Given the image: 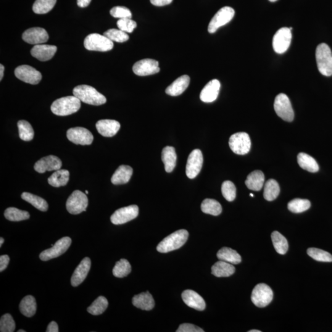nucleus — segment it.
Listing matches in <instances>:
<instances>
[{"mask_svg": "<svg viewBox=\"0 0 332 332\" xmlns=\"http://www.w3.org/2000/svg\"><path fill=\"white\" fill-rule=\"evenodd\" d=\"M21 197L40 211L46 212L48 209V204L46 200L36 195L24 192L21 195Z\"/></svg>", "mask_w": 332, "mask_h": 332, "instance_id": "f704fd0d", "label": "nucleus"}, {"mask_svg": "<svg viewBox=\"0 0 332 332\" xmlns=\"http://www.w3.org/2000/svg\"><path fill=\"white\" fill-rule=\"evenodd\" d=\"M133 70L136 75L141 76L155 75L160 71L159 62L151 59H146L137 62Z\"/></svg>", "mask_w": 332, "mask_h": 332, "instance_id": "f3484780", "label": "nucleus"}, {"mask_svg": "<svg viewBox=\"0 0 332 332\" xmlns=\"http://www.w3.org/2000/svg\"><path fill=\"white\" fill-rule=\"evenodd\" d=\"M15 76L26 83L37 84L40 82L42 75L31 66L23 65L18 66L14 71Z\"/></svg>", "mask_w": 332, "mask_h": 332, "instance_id": "2eb2a0df", "label": "nucleus"}, {"mask_svg": "<svg viewBox=\"0 0 332 332\" xmlns=\"http://www.w3.org/2000/svg\"><path fill=\"white\" fill-rule=\"evenodd\" d=\"M189 82L190 78L188 75L181 76L167 87L166 89V94L170 96H180L188 88Z\"/></svg>", "mask_w": 332, "mask_h": 332, "instance_id": "393cba45", "label": "nucleus"}, {"mask_svg": "<svg viewBox=\"0 0 332 332\" xmlns=\"http://www.w3.org/2000/svg\"><path fill=\"white\" fill-rule=\"evenodd\" d=\"M133 173V168L129 166L122 165L116 170L111 181L114 184H123L129 182Z\"/></svg>", "mask_w": 332, "mask_h": 332, "instance_id": "a878e982", "label": "nucleus"}, {"mask_svg": "<svg viewBox=\"0 0 332 332\" xmlns=\"http://www.w3.org/2000/svg\"><path fill=\"white\" fill-rule=\"evenodd\" d=\"M88 205V198L86 194L80 190H75L68 197L66 202L68 212L73 215L80 214L86 211Z\"/></svg>", "mask_w": 332, "mask_h": 332, "instance_id": "423d86ee", "label": "nucleus"}, {"mask_svg": "<svg viewBox=\"0 0 332 332\" xmlns=\"http://www.w3.org/2000/svg\"><path fill=\"white\" fill-rule=\"evenodd\" d=\"M181 298H182L184 304L188 307L198 311L205 310L204 300L197 292L192 291V290H186L181 294Z\"/></svg>", "mask_w": 332, "mask_h": 332, "instance_id": "5701e85b", "label": "nucleus"}, {"mask_svg": "<svg viewBox=\"0 0 332 332\" xmlns=\"http://www.w3.org/2000/svg\"><path fill=\"white\" fill-rule=\"evenodd\" d=\"M80 108V100L74 96L57 99L52 103L51 110L54 114L64 117L77 112Z\"/></svg>", "mask_w": 332, "mask_h": 332, "instance_id": "f03ea898", "label": "nucleus"}, {"mask_svg": "<svg viewBox=\"0 0 332 332\" xmlns=\"http://www.w3.org/2000/svg\"><path fill=\"white\" fill-rule=\"evenodd\" d=\"M203 164V156L201 150H194L189 154L186 167V173L189 178L193 179L199 174Z\"/></svg>", "mask_w": 332, "mask_h": 332, "instance_id": "dca6fc26", "label": "nucleus"}, {"mask_svg": "<svg viewBox=\"0 0 332 332\" xmlns=\"http://www.w3.org/2000/svg\"><path fill=\"white\" fill-rule=\"evenodd\" d=\"M4 240L3 238H0V247L2 246V244L4 243Z\"/></svg>", "mask_w": 332, "mask_h": 332, "instance_id": "bf43d9fd", "label": "nucleus"}, {"mask_svg": "<svg viewBox=\"0 0 332 332\" xmlns=\"http://www.w3.org/2000/svg\"><path fill=\"white\" fill-rule=\"evenodd\" d=\"M271 239L276 252L281 255L286 254L289 249V244L285 237L275 231L271 234Z\"/></svg>", "mask_w": 332, "mask_h": 332, "instance_id": "c9c22d12", "label": "nucleus"}, {"mask_svg": "<svg viewBox=\"0 0 332 332\" xmlns=\"http://www.w3.org/2000/svg\"><path fill=\"white\" fill-rule=\"evenodd\" d=\"M4 67L2 64L0 65V80H2L4 76Z\"/></svg>", "mask_w": 332, "mask_h": 332, "instance_id": "13d9d810", "label": "nucleus"}, {"mask_svg": "<svg viewBox=\"0 0 332 332\" xmlns=\"http://www.w3.org/2000/svg\"><path fill=\"white\" fill-rule=\"evenodd\" d=\"M235 272V268L233 264L220 260L215 263L212 267V274L218 278L229 277L233 275Z\"/></svg>", "mask_w": 332, "mask_h": 332, "instance_id": "c756f323", "label": "nucleus"}, {"mask_svg": "<svg viewBox=\"0 0 332 332\" xmlns=\"http://www.w3.org/2000/svg\"><path fill=\"white\" fill-rule=\"evenodd\" d=\"M292 36V30L289 28L283 27L279 29L273 37L274 51L279 54L286 52L291 45Z\"/></svg>", "mask_w": 332, "mask_h": 332, "instance_id": "f8f14e48", "label": "nucleus"}, {"mask_svg": "<svg viewBox=\"0 0 332 332\" xmlns=\"http://www.w3.org/2000/svg\"><path fill=\"white\" fill-rule=\"evenodd\" d=\"M274 109L278 117L283 120L288 122H291L294 120V110L287 95L282 93L276 96L274 104Z\"/></svg>", "mask_w": 332, "mask_h": 332, "instance_id": "0eeeda50", "label": "nucleus"}, {"mask_svg": "<svg viewBox=\"0 0 332 332\" xmlns=\"http://www.w3.org/2000/svg\"><path fill=\"white\" fill-rule=\"evenodd\" d=\"M91 267V261L88 257L84 258L76 268L71 278V284L73 287L80 286L85 280Z\"/></svg>", "mask_w": 332, "mask_h": 332, "instance_id": "aec40b11", "label": "nucleus"}, {"mask_svg": "<svg viewBox=\"0 0 332 332\" xmlns=\"http://www.w3.org/2000/svg\"><path fill=\"white\" fill-rule=\"evenodd\" d=\"M188 236V232L185 230L176 231L161 241L157 249L161 253H167L180 249L186 243Z\"/></svg>", "mask_w": 332, "mask_h": 332, "instance_id": "7ed1b4c3", "label": "nucleus"}, {"mask_svg": "<svg viewBox=\"0 0 332 332\" xmlns=\"http://www.w3.org/2000/svg\"><path fill=\"white\" fill-rule=\"evenodd\" d=\"M201 210L207 214L217 216L222 212V207L220 203L216 200L205 199L202 202Z\"/></svg>", "mask_w": 332, "mask_h": 332, "instance_id": "4c0bfd02", "label": "nucleus"}, {"mask_svg": "<svg viewBox=\"0 0 332 332\" xmlns=\"http://www.w3.org/2000/svg\"><path fill=\"white\" fill-rule=\"evenodd\" d=\"M217 258L220 260L237 265L241 262V257L238 252L229 247H223L217 253Z\"/></svg>", "mask_w": 332, "mask_h": 332, "instance_id": "72a5a7b5", "label": "nucleus"}, {"mask_svg": "<svg viewBox=\"0 0 332 332\" xmlns=\"http://www.w3.org/2000/svg\"><path fill=\"white\" fill-rule=\"evenodd\" d=\"M73 93L74 96L80 100L81 102L87 104L98 106L107 102L106 97L90 86H76L73 89Z\"/></svg>", "mask_w": 332, "mask_h": 332, "instance_id": "f257e3e1", "label": "nucleus"}, {"mask_svg": "<svg viewBox=\"0 0 332 332\" xmlns=\"http://www.w3.org/2000/svg\"><path fill=\"white\" fill-rule=\"evenodd\" d=\"M4 214L7 220L11 221H20L27 220L30 218V213L28 212L15 207L7 208Z\"/></svg>", "mask_w": 332, "mask_h": 332, "instance_id": "ea45409f", "label": "nucleus"}, {"mask_svg": "<svg viewBox=\"0 0 332 332\" xmlns=\"http://www.w3.org/2000/svg\"><path fill=\"white\" fill-rule=\"evenodd\" d=\"M269 1H270L271 2H276V1H278V0H269Z\"/></svg>", "mask_w": 332, "mask_h": 332, "instance_id": "680f3d73", "label": "nucleus"}, {"mask_svg": "<svg viewBox=\"0 0 332 332\" xmlns=\"http://www.w3.org/2000/svg\"><path fill=\"white\" fill-rule=\"evenodd\" d=\"M176 332H204L202 329L191 324H182L179 326Z\"/></svg>", "mask_w": 332, "mask_h": 332, "instance_id": "603ef678", "label": "nucleus"}, {"mask_svg": "<svg viewBox=\"0 0 332 332\" xmlns=\"http://www.w3.org/2000/svg\"><path fill=\"white\" fill-rule=\"evenodd\" d=\"M273 292L267 284H259L253 290L251 300L256 307L264 308L272 302Z\"/></svg>", "mask_w": 332, "mask_h": 332, "instance_id": "6e6552de", "label": "nucleus"}, {"mask_svg": "<svg viewBox=\"0 0 332 332\" xmlns=\"http://www.w3.org/2000/svg\"><path fill=\"white\" fill-rule=\"evenodd\" d=\"M69 171L65 169L55 170L48 178V183L50 185L54 187H60L65 186L69 181Z\"/></svg>", "mask_w": 332, "mask_h": 332, "instance_id": "2f4dec72", "label": "nucleus"}, {"mask_svg": "<svg viewBox=\"0 0 332 332\" xmlns=\"http://www.w3.org/2000/svg\"><path fill=\"white\" fill-rule=\"evenodd\" d=\"M62 166V161L59 158L49 155L42 158L35 163L34 168L37 172L43 173L46 171H55L60 169Z\"/></svg>", "mask_w": 332, "mask_h": 332, "instance_id": "6ab92c4d", "label": "nucleus"}, {"mask_svg": "<svg viewBox=\"0 0 332 332\" xmlns=\"http://www.w3.org/2000/svg\"><path fill=\"white\" fill-rule=\"evenodd\" d=\"M265 183V175L261 170H254L247 176L246 183L247 188L253 191H260Z\"/></svg>", "mask_w": 332, "mask_h": 332, "instance_id": "cd10ccee", "label": "nucleus"}, {"mask_svg": "<svg viewBox=\"0 0 332 332\" xmlns=\"http://www.w3.org/2000/svg\"><path fill=\"white\" fill-rule=\"evenodd\" d=\"M162 158L166 172H172L176 166V154L174 148L169 146L164 148Z\"/></svg>", "mask_w": 332, "mask_h": 332, "instance_id": "c85d7f7f", "label": "nucleus"}, {"mask_svg": "<svg viewBox=\"0 0 332 332\" xmlns=\"http://www.w3.org/2000/svg\"><path fill=\"white\" fill-rule=\"evenodd\" d=\"M9 257L8 255H4L0 257V271L2 272L6 269L9 263Z\"/></svg>", "mask_w": 332, "mask_h": 332, "instance_id": "864d4df0", "label": "nucleus"}, {"mask_svg": "<svg viewBox=\"0 0 332 332\" xmlns=\"http://www.w3.org/2000/svg\"><path fill=\"white\" fill-rule=\"evenodd\" d=\"M57 0H36L33 5V12L38 14H44L53 9Z\"/></svg>", "mask_w": 332, "mask_h": 332, "instance_id": "79ce46f5", "label": "nucleus"}, {"mask_svg": "<svg viewBox=\"0 0 332 332\" xmlns=\"http://www.w3.org/2000/svg\"><path fill=\"white\" fill-rule=\"evenodd\" d=\"M173 0H150L152 4L156 6H163L168 5L172 2Z\"/></svg>", "mask_w": 332, "mask_h": 332, "instance_id": "5fc2aeb1", "label": "nucleus"}, {"mask_svg": "<svg viewBox=\"0 0 332 332\" xmlns=\"http://www.w3.org/2000/svg\"><path fill=\"white\" fill-rule=\"evenodd\" d=\"M139 211L138 205H129L116 210L111 216L110 220L114 225H122L135 219L139 215Z\"/></svg>", "mask_w": 332, "mask_h": 332, "instance_id": "ddd939ff", "label": "nucleus"}, {"mask_svg": "<svg viewBox=\"0 0 332 332\" xmlns=\"http://www.w3.org/2000/svg\"><path fill=\"white\" fill-rule=\"evenodd\" d=\"M104 35L107 37L112 41H116L117 43H124L127 41L129 38L127 33L122 30H118V29H110V30L105 31Z\"/></svg>", "mask_w": 332, "mask_h": 332, "instance_id": "49530a36", "label": "nucleus"}, {"mask_svg": "<svg viewBox=\"0 0 332 332\" xmlns=\"http://www.w3.org/2000/svg\"><path fill=\"white\" fill-rule=\"evenodd\" d=\"M307 254L314 260L322 262H332V255L325 250L317 248H310Z\"/></svg>", "mask_w": 332, "mask_h": 332, "instance_id": "a18cd8bd", "label": "nucleus"}, {"mask_svg": "<svg viewBox=\"0 0 332 332\" xmlns=\"http://www.w3.org/2000/svg\"><path fill=\"white\" fill-rule=\"evenodd\" d=\"M68 140L72 143L81 146H89L93 142L94 137L86 128L76 127L68 129L67 133Z\"/></svg>", "mask_w": 332, "mask_h": 332, "instance_id": "4468645a", "label": "nucleus"}, {"mask_svg": "<svg viewBox=\"0 0 332 332\" xmlns=\"http://www.w3.org/2000/svg\"><path fill=\"white\" fill-rule=\"evenodd\" d=\"M279 193H280V187L275 180L270 179L265 183L263 196L267 201H274L278 197Z\"/></svg>", "mask_w": 332, "mask_h": 332, "instance_id": "e433bc0d", "label": "nucleus"}, {"mask_svg": "<svg viewBox=\"0 0 332 332\" xmlns=\"http://www.w3.org/2000/svg\"><path fill=\"white\" fill-rule=\"evenodd\" d=\"M220 86V81L216 79L209 81L200 94V99L203 102L205 103L215 101L219 94Z\"/></svg>", "mask_w": 332, "mask_h": 332, "instance_id": "412c9836", "label": "nucleus"}, {"mask_svg": "<svg viewBox=\"0 0 332 332\" xmlns=\"http://www.w3.org/2000/svg\"><path fill=\"white\" fill-rule=\"evenodd\" d=\"M17 126L20 139L23 141L29 142L33 139V129L28 121L20 120L17 123Z\"/></svg>", "mask_w": 332, "mask_h": 332, "instance_id": "a19ab883", "label": "nucleus"}, {"mask_svg": "<svg viewBox=\"0 0 332 332\" xmlns=\"http://www.w3.org/2000/svg\"><path fill=\"white\" fill-rule=\"evenodd\" d=\"M235 11L231 7L225 6L216 13L208 26V31L210 33L216 32L218 28L227 24L233 19Z\"/></svg>", "mask_w": 332, "mask_h": 332, "instance_id": "9d476101", "label": "nucleus"}, {"mask_svg": "<svg viewBox=\"0 0 332 332\" xmlns=\"http://www.w3.org/2000/svg\"><path fill=\"white\" fill-rule=\"evenodd\" d=\"M71 244H72V239L69 237H64L58 240L51 248L42 252L39 255V258L42 261H48L59 257L67 251Z\"/></svg>", "mask_w": 332, "mask_h": 332, "instance_id": "9b49d317", "label": "nucleus"}, {"mask_svg": "<svg viewBox=\"0 0 332 332\" xmlns=\"http://www.w3.org/2000/svg\"><path fill=\"white\" fill-rule=\"evenodd\" d=\"M109 306V302L106 298L100 296L94 300L90 307L88 308L87 311L92 315L98 316L102 315L105 312Z\"/></svg>", "mask_w": 332, "mask_h": 332, "instance_id": "58836bf2", "label": "nucleus"}, {"mask_svg": "<svg viewBox=\"0 0 332 332\" xmlns=\"http://www.w3.org/2000/svg\"><path fill=\"white\" fill-rule=\"evenodd\" d=\"M133 304L139 309L150 311L155 307V300L149 292H143L133 297Z\"/></svg>", "mask_w": 332, "mask_h": 332, "instance_id": "bb28decb", "label": "nucleus"}, {"mask_svg": "<svg viewBox=\"0 0 332 332\" xmlns=\"http://www.w3.org/2000/svg\"><path fill=\"white\" fill-rule=\"evenodd\" d=\"M117 26L120 30L126 33H132L137 27V23L131 18H121L117 22Z\"/></svg>", "mask_w": 332, "mask_h": 332, "instance_id": "8fccbe9b", "label": "nucleus"}, {"mask_svg": "<svg viewBox=\"0 0 332 332\" xmlns=\"http://www.w3.org/2000/svg\"><path fill=\"white\" fill-rule=\"evenodd\" d=\"M84 45L89 51L106 52L113 49V41L104 35L92 33L86 37Z\"/></svg>", "mask_w": 332, "mask_h": 332, "instance_id": "39448f33", "label": "nucleus"}, {"mask_svg": "<svg viewBox=\"0 0 332 332\" xmlns=\"http://www.w3.org/2000/svg\"><path fill=\"white\" fill-rule=\"evenodd\" d=\"M229 146L234 154L239 155L248 154L251 148V141L249 134L246 133L233 134L229 140Z\"/></svg>", "mask_w": 332, "mask_h": 332, "instance_id": "1a4fd4ad", "label": "nucleus"}, {"mask_svg": "<svg viewBox=\"0 0 332 332\" xmlns=\"http://www.w3.org/2000/svg\"><path fill=\"white\" fill-rule=\"evenodd\" d=\"M47 332H59V328H58L57 324L54 321H52L50 323L47 328Z\"/></svg>", "mask_w": 332, "mask_h": 332, "instance_id": "6e6d98bb", "label": "nucleus"}, {"mask_svg": "<svg viewBox=\"0 0 332 332\" xmlns=\"http://www.w3.org/2000/svg\"><path fill=\"white\" fill-rule=\"evenodd\" d=\"M262 331H257V330H250L249 331V332H261Z\"/></svg>", "mask_w": 332, "mask_h": 332, "instance_id": "052dcab7", "label": "nucleus"}, {"mask_svg": "<svg viewBox=\"0 0 332 332\" xmlns=\"http://www.w3.org/2000/svg\"><path fill=\"white\" fill-rule=\"evenodd\" d=\"M311 202L309 200L302 199H295L290 201L288 204V209L290 211L295 213H302L310 209Z\"/></svg>", "mask_w": 332, "mask_h": 332, "instance_id": "c03bdc74", "label": "nucleus"}, {"mask_svg": "<svg viewBox=\"0 0 332 332\" xmlns=\"http://www.w3.org/2000/svg\"><path fill=\"white\" fill-rule=\"evenodd\" d=\"M15 323L9 314H5L0 320V331L1 332H13L15 331Z\"/></svg>", "mask_w": 332, "mask_h": 332, "instance_id": "09e8293b", "label": "nucleus"}, {"mask_svg": "<svg viewBox=\"0 0 332 332\" xmlns=\"http://www.w3.org/2000/svg\"><path fill=\"white\" fill-rule=\"evenodd\" d=\"M131 272V266L127 260L121 259L116 263L113 269V274L117 278H122Z\"/></svg>", "mask_w": 332, "mask_h": 332, "instance_id": "37998d69", "label": "nucleus"}, {"mask_svg": "<svg viewBox=\"0 0 332 332\" xmlns=\"http://www.w3.org/2000/svg\"><path fill=\"white\" fill-rule=\"evenodd\" d=\"M297 162L300 167L310 172H317L320 167L318 163L314 158L305 153H300L298 155Z\"/></svg>", "mask_w": 332, "mask_h": 332, "instance_id": "7c9ffc66", "label": "nucleus"}, {"mask_svg": "<svg viewBox=\"0 0 332 332\" xmlns=\"http://www.w3.org/2000/svg\"><path fill=\"white\" fill-rule=\"evenodd\" d=\"M23 40L31 44H41L46 43L49 39L48 33L45 29L33 27L28 29L23 32Z\"/></svg>", "mask_w": 332, "mask_h": 332, "instance_id": "a211bd4d", "label": "nucleus"}, {"mask_svg": "<svg viewBox=\"0 0 332 332\" xmlns=\"http://www.w3.org/2000/svg\"><path fill=\"white\" fill-rule=\"evenodd\" d=\"M221 193L226 200L229 202L234 201L236 196V188L231 181H225L221 186Z\"/></svg>", "mask_w": 332, "mask_h": 332, "instance_id": "de8ad7c7", "label": "nucleus"}, {"mask_svg": "<svg viewBox=\"0 0 332 332\" xmlns=\"http://www.w3.org/2000/svg\"><path fill=\"white\" fill-rule=\"evenodd\" d=\"M85 193H86V194H89V192H88V191H87V190H86V191H85Z\"/></svg>", "mask_w": 332, "mask_h": 332, "instance_id": "69168bd1", "label": "nucleus"}, {"mask_svg": "<svg viewBox=\"0 0 332 332\" xmlns=\"http://www.w3.org/2000/svg\"><path fill=\"white\" fill-rule=\"evenodd\" d=\"M250 196L251 197H254V194H253L252 193L250 194Z\"/></svg>", "mask_w": 332, "mask_h": 332, "instance_id": "0e129e2a", "label": "nucleus"}, {"mask_svg": "<svg viewBox=\"0 0 332 332\" xmlns=\"http://www.w3.org/2000/svg\"><path fill=\"white\" fill-rule=\"evenodd\" d=\"M18 332H25V331H23V330H19V331H18Z\"/></svg>", "mask_w": 332, "mask_h": 332, "instance_id": "e2e57ef3", "label": "nucleus"}, {"mask_svg": "<svg viewBox=\"0 0 332 332\" xmlns=\"http://www.w3.org/2000/svg\"><path fill=\"white\" fill-rule=\"evenodd\" d=\"M316 59L319 71L323 75H332V52L326 43L318 45L316 51Z\"/></svg>", "mask_w": 332, "mask_h": 332, "instance_id": "20e7f679", "label": "nucleus"}, {"mask_svg": "<svg viewBox=\"0 0 332 332\" xmlns=\"http://www.w3.org/2000/svg\"><path fill=\"white\" fill-rule=\"evenodd\" d=\"M57 47L48 44H36L31 50V54L40 61L51 59L57 52Z\"/></svg>", "mask_w": 332, "mask_h": 332, "instance_id": "b1692460", "label": "nucleus"}, {"mask_svg": "<svg viewBox=\"0 0 332 332\" xmlns=\"http://www.w3.org/2000/svg\"><path fill=\"white\" fill-rule=\"evenodd\" d=\"M36 308V300L31 295H27L23 298L19 305L20 313L28 318L32 317L35 315Z\"/></svg>", "mask_w": 332, "mask_h": 332, "instance_id": "473e14b6", "label": "nucleus"}, {"mask_svg": "<svg viewBox=\"0 0 332 332\" xmlns=\"http://www.w3.org/2000/svg\"><path fill=\"white\" fill-rule=\"evenodd\" d=\"M96 126L99 133L106 138H112L115 136L121 127L118 121L112 120H99Z\"/></svg>", "mask_w": 332, "mask_h": 332, "instance_id": "4be33fe9", "label": "nucleus"}, {"mask_svg": "<svg viewBox=\"0 0 332 332\" xmlns=\"http://www.w3.org/2000/svg\"><path fill=\"white\" fill-rule=\"evenodd\" d=\"M92 0H77V4L79 7H86L91 3Z\"/></svg>", "mask_w": 332, "mask_h": 332, "instance_id": "4d7b16f0", "label": "nucleus"}, {"mask_svg": "<svg viewBox=\"0 0 332 332\" xmlns=\"http://www.w3.org/2000/svg\"><path fill=\"white\" fill-rule=\"evenodd\" d=\"M110 14L113 17L121 18H131L132 13L127 7L115 6L110 10Z\"/></svg>", "mask_w": 332, "mask_h": 332, "instance_id": "3c124183", "label": "nucleus"}]
</instances>
